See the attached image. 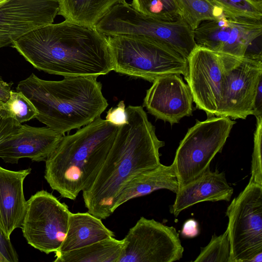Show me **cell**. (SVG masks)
Returning <instances> with one entry per match:
<instances>
[{
  "mask_svg": "<svg viewBox=\"0 0 262 262\" xmlns=\"http://www.w3.org/2000/svg\"><path fill=\"white\" fill-rule=\"evenodd\" d=\"M256 125L254 135V148L251 162V177L249 181L262 185V116L256 117Z\"/></svg>",
  "mask_w": 262,
  "mask_h": 262,
  "instance_id": "cell-28",
  "label": "cell"
},
{
  "mask_svg": "<svg viewBox=\"0 0 262 262\" xmlns=\"http://www.w3.org/2000/svg\"><path fill=\"white\" fill-rule=\"evenodd\" d=\"M181 16L193 30L202 21L214 19L224 13L210 0H175Z\"/></svg>",
  "mask_w": 262,
  "mask_h": 262,
  "instance_id": "cell-23",
  "label": "cell"
},
{
  "mask_svg": "<svg viewBox=\"0 0 262 262\" xmlns=\"http://www.w3.org/2000/svg\"><path fill=\"white\" fill-rule=\"evenodd\" d=\"M227 15L262 20V4L251 0H210Z\"/></svg>",
  "mask_w": 262,
  "mask_h": 262,
  "instance_id": "cell-27",
  "label": "cell"
},
{
  "mask_svg": "<svg viewBox=\"0 0 262 262\" xmlns=\"http://www.w3.org/2000/svg\"><path fill=\"white\" fill-rule=\"evenodd\" d=\"M226 215L230 262H253L262 253V185L249 181Z\"/></svg>",
  "mask_w": 262,
  "mask_h": 262,
  "instance_id": "cell-8",
  "label": "cell"
},
{
  "mask_svg": "<svg viewBox=\"0 0 262 262\" xmlns=\"http://www.w3.org/2000/svg\"><path fill=\"white\" fill-rule=\"evenodd\" d=\"M58 14L66 20L88 27H95L115 5L125 0H57Z\"/></svg>",
  "mask_w": 262,
  "mask_h": 262,
  "instance_id": "cell-21",
  "label": "cell"
},
{
  "mask_svg": "<svg viewBox=\"0 0 262 262\" xmlns=\"http://www.w3.org/2000/svg\"><path fill=\"white\" fill-rule=\"evenodd\" d=\"M64 135L50 128L21 125L18 130L0 143V158L17 163L22 158L45 161Z\"/></svg>",
  "mask_w": 262,
  "mask_h": 262,
  "instance_id": "cell-16",
  "label": "cell"
},
{
  "mask_svg": "<svg viewBox=\"0 0 262 262\" xmlns=\"http://www.w3.org/2000/svg\"><path fill=\"white\" fill-rule=\"evenodd\" d=\"M95 76H68L59 81L40 79L32 73L20 81L16 91L33 104L35 118L64 135L100 117L108 106L102 84Z\"/></svg>",
  "mask_w": 262,
  "mask_h": 262,
  "instance_id": "cell-3",
  "label": "cell"
},
{
  "mask_svg": "<svg viewBox=\"0 0 262 262\" xmlns=\"http://www.w3.org/2000/svg\"><path fill=\"white\" fill-rule=\"evenodd\" d=\"M114 236V232L104 226L101 219L89 212H71L65 238L55 253L67 252Z\"/></svg>",
  "mask_w": 262,
  "mask_h": 262,
  "instance_id": "cell-20",
  "label": "cell"
},
{
  "mask_svg": "<svg viewBox=\"0 0 262 262\" xmlns=\"http://www.w3.org/2000/svg\"><path fill=\"white\" fill-rule=\"evenodd\" d=\"M95 27L106 36L136 35L158 40L187 59L196 46L194 30L182 16L169 20L154 18L126 2L114 6Z\"/></svg>",
  "mask_w": 262,
  "mask_h": 262,
  "instance_id": "cell-6",
  "label": "cell"
},
{
  "mask_svg": "<svg viewBox=\"0 0 262 262\" xmlns=\"http://www.w3.org/2000/svg\"><path fill=\"white\" fill-rule=\"evenodd\" d=\"M128 122L119 126L107 157L92 183L82 191L88 212L100 219L114 213L117 196L135 176L161 164L164 142L141 106L126 108Z\"/></svg>",
  "mask_w": 262,
  "mask_h": 262,
  "instance_id": "cell-2",
  "label": "cell"
},
{
  "mask_svg": "<svg viewBox=\"0 0 262 262\" xmlns=\"http://www.w3.org/2000/svg\"><path fill=\"white\" fill-rule=\"evenodd\" d=\"M253 115L255 117L262 116V79L259 81L253 104Z\"/></svg>",
  "mask_w": 262,
  "mask_h": 262,
  "instance_id": "cell-33",
  "label": "cell"
},
{
  "mask_svg": "<svg viewBox=\"0 0 262 262\" xmlns=\"http://www.w3.org/2000/svg\"><path fill=\"white\" fill-rule=\"evenodd\" d=\"M119 126L98 117L74 134L63 136L45 161V178L62 198L74 200L94 180Z\"/></svg>",
  "mask_w": 262,
  "mask_h": 262,
  "instance_id": "cell-4",
  "label": "cell"
},
{
  "mask_svg": "<svg viewBox=\"0 0 262 262\" xmlns=\"http://www.w3.org/2000/svg\"><path fill=\"white\" fill-rule=\"evenodd\" d=\"M262 79V59L231 56L220 116L246 119L253 115L254 100Z\"/></svg>",
  "mask_w": 262,
  "mask_h": 262,
  "instance_id": "cell-13",
  "label": "cell"
},
{
  "mask_svg": "<svg viewBox=\"0 0 262 262\" xmlns=\"http://www.w3.org/2000/svg\"><path fill=\"white\" fill-rule=\"evenodd\" d=\"M117 262H172L180 260L184 248L172 226L142 216L124 238Z\"/></svg>",
  "mask_w": 262,
  "mask_h": 262,
  "instance_id": "cell-11",
  "label": "cell"
},
{
  "mask_svg": "<svg viewBox=\"0 0 262 262\" xmlns=\"http://www.w3.org/2000/svg\"><path fill=\"white\" fill-rule=\"evenodd\" d=\"M147 90L143 106L157 119L177 123L192 113V96L190 88L179 75L156 79Z\"/></svg>",
  "mask_w": 262,
  "mask_h": 262,
  "instance_id": "cell-15",
  "label": "cell"
},
{
  "mask_svg": "<svg viewBox=\"0 0 262 262\" xmlns=\"http://www.w3.org/2000/svg\"><path fill=\"white\" fill-rule=\"evenodd\" d=\"M106 37L117 73L150 82L172 74L187 75L188 59L162 42L136 35Z\"/></svg>",
  "mask_w": 262,
  "mask_h": 262,
  "instance_id": "cell-5",
  "label": "cell"
},
{
  "mask_svg": "<svg viewBox=\"0 0 262 262\" xmlns=\"http://www.w3.org/2000/svg\"><path fill=\"white\" fill-rule=\"evenodd\" d=\"M105 120L119 127L127 123V115L124 101H120L116 107H112L107 112Z\"/></svg>",
  "mask_w": 262,
  "mask_h": 262,
  "instance_id": "cell-31",
  "label": "cell"
},
{
  "mask_svg": "<svg viewBox=\"0 0 262 262\" xmlns=\"http://www.w3.org/2000/svg\"><path fill=\"white\" fill-rule=\"evenodd\" d=\"M199 233V224L194 219H189L185 222L183 224L181 234L186 238H193Z\"/></svg>",
  "mask_w": 262,
  "mask_h": 262,
  "instance_id": "cell-32",
  "label": "cell"
},
{
  "mask_svg": "<svg viewBox=\"0 0 262 262\" xmlns=\"http://www.w3.org/2000/svg\"><path fill=\"white\" fill-rule=\"evenodd\" d=\"M130 5L142 14L161 20H174L182 16L175 0H132Z\"/></svg>",
  "mask_w": 262,
  "mask_h": 262,
  "instance_id": "cell-24",
  "label": "cell"
},
{
  "mask_svg": "<svg viewBox=\"0 0 262 262\" xmlns=\"http://www.w3.org/2000/svg\"><path fill=\"white\" fill-rule=\"evenodd\" d=\"M71 212L52 193L41 190L27 201L21 229L28 244L49 254L57 251L67 234Z\"/></svg>",
  "mask_w": 262,
  "mask_h": 262,
  "instance_id": "cell-9",
  "label": "cell"
},
{
  "mask_svg": "<svg viewBox=\"0 0 262 262\" xmlns=\"http://www.w3.org/2000/svg\"><path fill=\"white\" fill-rule=\"evenodd\" d=\"M165 189L174 193L179 185L173 164L158 167L142 172L133 178L117 196L113 211L131 199L149 194L155 190Z\"/></svg>",
  "mask_w": 262,
  "mask_h": 262,
  "instance_id": "cell-19",
  "label": "cell"
},
{
  "mask_svg": "<svg viewBox=\"0 0 262 262\" xmlns=\"http://www.w3.org/2000/svg\"><path fill=\"white\" fill-rule=\"evenodd\" d=\"M231 55L196 46L188 58L187 82L198 108L220 116Z\"/></svg>",
  "mask_w": 262,
  "mask_h": 262,
  "instance_id": "cell-10",
  "label": "cell"
},
{
  "mask_svg": "<svg viewBox=\"0 0 262 262\" xmlns=\"http://www.w3.org/2000/svg\"><path fill=\"white\" fill-rule=\"evenodd\" d=\"M262 34V20L223 14L201 22L194 30L196 46L238 58Z\"/></svg>",
  "mask_w": 262,
  "mask_h": 262,
  "instance_id": "cell-12",
  "label": "cell"
},
{
  "mask_svg": "<svg viewBox=\"0 0 262 262\" xmlns=\"http://www.w3.org/2000/svg\"><path fill=\"white\" fill-rule=\"evenodd\" d=\"M124 239L114 237L80 249L55 253L54 262H117L124 246Z\"/></svg>",
  "mask_w": 262,
  "mask_h": 262,
  "instance_id": "cell-22",
  "label": "cell"
},
{
  "mask_svg": "<svg viewBox=\"0 0 262 262\" xmlns=\"http://www.w3.org/2000/svg\"><path fill=\"white\" fill-rule=\"evenodd\" d=\"M251 1L254 2L255 3L262 4V0H251Z\"/></svg>",
  "mask_w": 262,
  "mask_h": 262,
  "instance_id": "cell-35",
  "label": "cell"
},
{
  "mask_svg": "<svg viewBox=\"0 0 262 262\" xmlns=\"http://www.w3.org/2000/svg\"><path fill=\"white\" fill-rule=\"evenodd\" d=\"M235 123L228 117L213 116L197 121L188 130L172 163L179 188L210 169L211 161L221 152Z\"/></svg>",
  "mask_w": 262,
  "mask_h": 262,
  "instance_id": "cell-7",
  "label": "cell"
},
{
  "mask_svg": "<svg viewBox=\"0 0 262 262\" xmlns=\"http://www.w3.org/2000/svg\"><path fill=\"white\" fill-rule=\"evenodd\" d=\"M58 11L57 0H8L0 5V48L53 24Z\"/></svg>",
  "mask_w": 262,
  "mask_h": 262,
  "instance_id": "cell-14",
  "label": "cell"
},
{
  "mask_svg": "<svg viewBox=\"0 0 262 262\" xmlns=\"http://www.w3.org/2000/svg\"><path fill=\"white\" fill-rule=\"evenodd\" d=\"M31 171L30 168L13 171L0 166V229L8 238L21 228L27 206L24 182Z\"/></svg>",
  "mask_w": 262,
  "mask_h": 262,
  "instance_id": "cell-17",
  "label": "cell"
},
{
  "mask_svg": "<svg viewBox=\"0 0 262 262\" xmlns=\"http://www.w3.org/2000/svg\"><path fill=\"white\" fill-rule=\"evenodd\" d=\"M3 105L8 114L20 124L36 118L37 115L33 104L21 92L12 90L8 100Z\"/></svg>",
  "mask_w": 262,
  "mask_h": 262,
  "instance_id": "cell-26",
  "label": "cell"
},
{
  "mask_svg": "<svg viewBox=\"0 0 262 262\" xmlns=\"http://www.w3.org/2000/svg\"><path fill=\"white\" fill-rule=\"evenodd\" d=\"M35 68L68 76H95L113 70L107 37L95 27L68 20L28 32L12 43Z\"/></svg>",
  "mask_w": 262,
  "mask_h": 262,
  "instance_id": "cell-1",
  "label": "cell"
},
{
  "mask_svg": "<svg viewBox=\"0 0 262 262\" xmlns=\"http://www.w3.org/2000/svg\"><path fill=\"white\" fill-rule=\"evenodd\" d=\"M195 262H230V248L226 230L222 234H214L209 244L201 248Z\"/></svg>",
  "mask_w": 262,
  "mask_h": 262,
  "instance_id": "cell-25",
  "label": "cell"
},
{
  "mask_svg": "<svg viewBox=\"0 0 262 262\" xmlns=\"http://www.w3.org/2000/svg\"><path fill=\"white\" fill-rule=\"evenodd\" d=\"M21 124L11 117L0 103V143L16 132Z\"/></svg>",
  "mask_w": 262,
  "mask_h": 262,
  "instance_id": "cell-29",
  "label": "cell"
},
{
  "mask_svg": "<svg viewBox=\"0 0 262 262\" xmlns=\"http://www.w3.org/2000/svg\"><path fill=\"white\" fill-rule=\"evenodd\" d=\"M233 188L227 183L224 172L208 169L195 180L180 188L170 208L177 217L183 210L200 202H229Z\"/></svg>",
  "mask_w": 262,
  "mask_h": 262,
  "instance_id": "cell-18",
  "label": "cell"
},
{
  "mask_svg": "<svg viewBox=\"0 0 262 262\" xmlns=\"http://www.w3.org/2000/svg\"><path fill=\"white\" fill-rule=\"evenodd\" d=\"M12 84L4 81L0 77V103H4L8 100L12 91Z\"/></svg>",
  "mask_w": 262,
  "mask_h": 262,
  "instance_id": "cell-34",
  "label": "cell"
},
{
  "mask_svg": "<svg viewBox=\"0 0 262 262\" xmlns=\"http://www.w3.org/2000/svg\"><path fill=\"white\" fill-rule=\"evenodd\" d=\"M18 256L10 238L0 229V262H17Z\"/></svg>",
  "mask_w": 262,
  "mask_h": 262,
  "instance_id": "cell-30",
  "label": "cell"
},
{
  "mask_svg": "<svg viewBox=\"0 0 262 262\" xmlns=\"http://www.w3.org/2000/svg\"><path fill=\"white\" fill-rule=\"evenodd\" d=\"M8 0H0V5H1L2 4L4 3Z\"/></svg>",
  "mask_w": 262,
  "mask_h": 262,
  "instance_id": "cell-36",
  "label": "cell"
}]
</instances>
